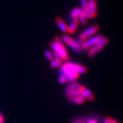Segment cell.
<instances>
[{
	"label": "cell",
	"instance_id": "obj_1",
	"mask_svg": "<svg viewBox=\"0 0 123 123\" xmlns=\"http://www.w3.org/2000/svg\"><path fill=\"white\" fill-rule=\"evenodd\" d=\"M77 64L72 63H67L62 66V74L65 75L68 81L73 82L79 77V73L77 71Z\"/></svg>",
	"mask_w": 123,
	"mask_h": 123
},
{
	"label": "cell",
	"instance_id": "obj_2",
	"mask_svg": "<svg viewBox=\"0 0 123 123\" xmlns=\"http://www.w3.org/2000/svg\"><path fill=\"white\" fill-rule=\"evenodd\" d=\"M54 40H55L54 42L50 43V47L54 50V52H56L60 55L62 59L64 60H69V56L65 50V47L63 45V43L62 42L60 38L56 37Z\"/></svg>",
	"mask_w": 123,
	"mask_h": 123
},
{
	"label": "cell",
	"instance_id": "obj_3",
	"mask_svg": "<svg viewBox=\"0 0 123 123\" xmlns=\"http://www.w3.org/2000/svg\"><path fill=\"white\" fill-rule=\"evenodd\" d=\"M109 42V39L107 38L103 37L99 42L96 44L95 45L92 46L91 48V49L89 50L88 52V56L89 57H92L96 55L97 52H99V50L101 49H102L104 46Z\"/></svg>",
	"mask_w": 123,
	"mask_h": 123
},
{
	"label": "cell",
	"instance_id": "obj_4",
	"mask_svg": "<svg viewBox=\"0 0 123 123\" xmlns=\"http://www.w3.org/2000/svg\"><path fill=\"white\" fill-rule=\"evenodd\" d=\"M62 39L64 41V42L66 43L67 45L76 51H80L81 49H82L81 44L79 42L74 40V39L70 37L69 36L64 35L62 36Z\"/></svg>",
	"mask_w": 123,
	"mask_h": 123
},
{
	"label": "cell",
	"instance_id": "obj_5",
	"mask_svg": "<svg viewBox=\"0 0 123 123\" xmlns=\"http://www.w3.org/2000/svg\"><path fill=\"white\" fill-rule=\"evenodd\" d=\"M99 30V26L97 25H94L89 28L86 30L84 31L80 35V39L81 40L86 41L90 36L95 34L97 31Z\"/></svg>",
	"mask_w": 123,
	"mask_h": 123
},
{
	"label": "cell",
	"instance_id": "obj_6",
	"mask_svg": "<svg viewBox=\"0 0 123 123\" xmlns=\"http://www.w3.org/2000/svg\"><path fill=\"white\" fill-rule=\"evenodd\" d=\"M104 37V36L102 35H97L94 37V38L90 39L89 40H86L85 42L82 44V49H89L90 47H92V46L95 45L96 44H97V43L99 42V41Z\"/></svg>",
	"mask_w": 123,
	"mask_h": 123
},
{
	"label": "cell",
	"instance_id": "obj_7",
	"mask_svg": "<svg viewBox=\"0 0 123 123\" xmlns=\"http://www.w3.org/2000/svg\"><path fill=\"white\" fill-rule=\"evenodd\" d=\"M88 8L92 18L95 17L97 15V11H96V3L95 0H87Z\"/></svg>",
	"mask_w": 123,
	"mask_h": 123
},
{
	"label": "cell",
	"instance_id": "obj_8",
	"mask_svg": "<svg viewBox=\"0 0 123 123\" xmlns=\"http://www.w3.org/2000/svg\"><path fill=\"white\" fill-rule=\"evenodd\" d=\"M81 92L82 93L84 97H85V99H87L90 101H93L95 99L94 94H92L89 89H87L84 86H82L81 88Z\"/></svg>",
	"mask_w": 123,
	"mask_h": 123
},
{
	"label": "cell",
	"instance_id": "obj_9",
	"mask_svg": "<svg viewBox=\"0 0 123 123\" xmlns=\"http://www.w3.org/2000/svg\"><path fill=\"white\" fill-rule=\"evenodd\" d=\"M55 21H56V23L58 25V26L60 28L63 32L65 33H68V26H67V25L64 23V21L62 20L60 18H57L55 19Z\"/></svg>",
	"mask_w": 123,
	"mask_h": 123
},
{
	"label": "cell",
	"instance_id": "obj_10",
	"mask_svg": "<svg viewBox=\"0 0 123 123\" xmlns=\"http://www.w3.org/2000/svg\"><path fill=\"white\" fill-rule=\"evenodd\" d=\"M79 19H74V21L71 23V24L70 25V26L68 27V33H74L75 32V31L77 30V28L79 26Z\"/></svg>",
	"mask_w": 123,
	"mask_h": 123
},
{
	"label": "cell",
	"instance_id": "obj_11",
	"mask_svg": "<svg viewBox=\"0 0 123 123\" xmlns=\"http://www.w3.org/2000/svg\"><path fill=\"white\" fill-rule=\"evenodd\" d=\"M78 12H79V17H80V21L82 25H86L87 21V18L84 12V10L82 8H78Z\"/></svg>",
	"mask_w": 123,
	"mask_h": 123
},
{
	"label": "cell",
	"instance_id": "obj_12",
	"mask_svg": "<svg viewBox=\"0 0 123 123\" xmlns=\"http://www.w3.org/2000/svg\"><path fill=\"white\" fill-rule=\"evenodd\" d=\"M70 100L74 102V103H76V104H81L84 103L85 101H86V99L83 97H75V98H73Z\"/></svg>",
	"mask_w": 123,
	"mask_h": 123
},
{
	"label": "cell",
	"instance_id": "obj_13",
	"mask_svg": "<svg viewBox=\"0 0 123 123\" xmlns=\"http://www.w3.org/2000/svg\"><path fill=\"white\" fill-rule=\"evenodd\" d=\"M62 64V60H54L51 62V67L52 68H57Z\"/></svg>",
	"mask_w": 123,
	"mask_h": 123
},
{
	"label": "cell",
	"instance_id": "obj_14",
	"mask_svg": "<svg viewBox=\"0 0 123 123\" xmlns=\"http://www.w3.org/2000/svg\"><path fill=\"white\" fill-rule=\"evenodd\" d=\"M82 87V86H81V85H80L79 84H77V83H74L68 86V88L72 89H74V90H81Z\"/></svg>",
	"mask_w": 123,
	"mask_h": 123
},
{
	"label": "cell",
	"instance_id": "obj_15",
	"mask_svg": "<svg viewBox=\"0 0 123 123\" xmlns=\"http://www.w3.org/2000/svg\"><path fill=\"white\" fill-rule=\"evenodd\" d=\"M77 71L80 74H86L87 72V68H86L84 66H82V65H78L77 64Z\"/></svg>",
	"mask_w": 123,
	"mask_h": 123
},
{
	"label": "cell",
	"instance_id": "obj_16",
	"mask_svg": "<svg viewBox=\"0 0 123 123\" xmlns=\"http://www.w3.org/2000/svg\"><path fill=\"white\" fill-rule=\"evenodd\" d=\"M45 55L47 57V58L49 59L50 61H53L54 60V55H53V54L52 52H50V50H46L45 52Z\"/></svg>",
	"mask_w": 123,
	"mask_h": 123
},
{
	"label": "cell",
	"instance_id": "obj_17",
	"mask_svg": "<svg viewBox=\"0 0 123 123\" xmlns=\"http://www.w3.org/2000/svg\"><path fill=\"white\" fill-rule=\"evenodd\" d=\"M72 17L74 19H77L79 18V12H78V8H74L72 12Z\"/></svg>",
	"mask_w": 123,
	"mask_h": 123
},
{
	"label": "cell",
	"instance_id": "obj_18",
	"mask_svg": "<svg viewBox=\"0 0 123 123\" xmlns=\"http://www.w3.org/2000/svg\"><path fill=\"white\" fill-rule=\"evenodd\" d=\"M58 81H59L61 84H66V83L68 82V80L67 79V78L65 77V75H63V74H62L61 75H60L59 79H58Z\"/></svg>",
	"mask_w": 123,
	"mask_h": 123
},
{
	"label": "cell",
	"instance_id": "obj_19",
	"mask_svg": "<svg viewBox=\"0 0 123 123\" xmlns=\"http://www.w3.org/2000/svg\"><path fill=\"white\" fill-rule=\"evenodd\" d=\"M82 5L83 10H86L88 8L87 0H82Z\"/></svg>",
	"mask_w": 123,
	"mask_h": 123
},
{
	"label": "cell",
	"instance_id": "obj_20",
	"mask_svg": "<svg viewBox=\"0 0 123 123\" xmlns=\"http://www.w3.org/2000/svg\"><path fill=\"white\" fill-rule=\"evenodd\" d=\"M53 55H54V58H55V60H62V58L61 57H60V55H58L56 52H54Z\"/></svg>",
	"mask_w": 123,
	"mask_h": 123
},
{
	"label": "cell",
	"instance_id": "obj_21",
	"mask_svg": "<svg viewBox=\"0 0 123 123\" xmlns=\"http://www.w3.org/2000/svg\"><path fill=\"white\" fill-rule=\"evenodd\" d=\"M111 119L110 117H107L105 119V120H104V123H110Z\"/></svg>",
	"mask_w": 123,
	"mask_h": 123
},
{
	"label": "cell",
	"instance_id": "obj_22",
	"mask_svg": "<svg viewBox=\"0 0 123 123\" xmlns=\"http://www.w3.org/2000/svg\"><path fill=\"white\" fill-rule=\"evenodd\" d=\"M73 123H86V122L82 120H75L73 122Z\"/></svg>",
	"mask_w": 123,
	"mask_h": 123
},
{
	"label": "cell",
	"instance_id": "obj_23",
	"mask_svg": "<svg viewBox=\"0 0 123 123\" xmlns=\"http://www.w3.org/2000/svg\"><path fill=\"white\" fill-rule=\"evenodd\" d=\"M0 123H4L3 117L1 113H0Z\"/></svg>",
	"mask_w": 123,
	"mask_h": 123
},
{
	"label": "cell",
	"instance_id": "obj_24",
	"mask_svg": "<svg viewBox=\"0 0 123 123\" xmlns=\"http://www.w3.org/2000/svg\"><path fill=\"white\" fill-rule=\"evenodd\" d=\"M88 123H97V122L96 121H95V120H91V121H89Z\"/></svg>",
	"mask_w": 123,
	"mask_h": 123
},
{
	"label": "cell",
	"instance_id": "obj_25",
	"mask_svg": "<svg viewBox=\"0 0 123 123\" xmlns=\"http://www.w3.org/2000/svg\"><path fill=\"white\" fill-rule=\"evenodd\" d=\"M110 123H117L116 121L114 119H111V122Z\"/></svg>",
	"mask_w": 123,
	"mask_h": 123
}]
</instances>
